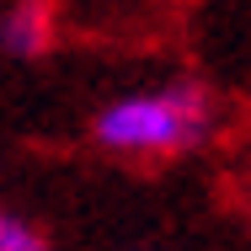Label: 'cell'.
Masks as SVG:
<instances>
[{"mask_svg": "<svg viewBox=\"0 0 251 251\" xmlns=\"http://www.w3.org/2000/svg\"><path fill=\"white\" fill-rule=\"evenodd\" d=\"M53 43V5L49 0H16L0 16V49L11 59H38Z\"/></svg>", "mask_w": 251, "mask_h": 251, "instance_id": "2", "label": "cell"}, {"mask_svg": "<svg viewBox=\"0 0 251 251\" xmlns=\"http://www.w3.org/2000/svg\"><path fill=\"white\" fill-rule=\"evenodd\" d=\"M0 251H53V246H49V235H43L32 219L0 214Z\"/></svg>", "mask_w": 251, "mask_h": 251, "instance_id": "3", "label": "cell"}, {"mask_svg": "<svg viewBox=\"0 0 251 251\" xmlns=\"http://www.w3.org/2000/svg\"><path fill=\"white\" fill-rule=\"evenodd\" d=\"M214 107L203 86H160V91H134V97L107 101L91 123V139L112 155H182L208 139Z\"/></svg>", "mask_w": 251, "mask_h": 251, "instance_id": "1", "label": "cell"}]
</instances>
